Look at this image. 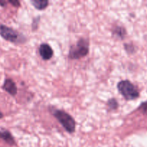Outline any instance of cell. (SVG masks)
<instances>
[{
    "mask_svg": "<svg viewBox=\"0 0 147 147\" xmlns=\"http://www.w3.org/2000/svg\"><path fill=\"white\" fill-rule=\"evenodd\" d=\"M112 34L118 38L123 40L126 35V31H125V28L121 26H115L112 30Z\"/></svg>",
    "mask_w": 147,
    "mask_h": 147,
    "instance_id": "52a82bcc",
    "label": "cell"
},
{
    "mask_svg": "<svg viewBox=\"0 0 147 147\" xmlns=\"http://www.w3.org/2000/svg\"><path fill=\"white\" fill-rule=\"evenodd\" d=\"M118 90L119 93L127 100H132L139 97V92L137 88L128 80H121L118 83Z\"/></svg>",
    "mask_w": 147,
    "mask_h": 147,
    "instance_id": "3957f363",
    "label": "cell"
},
{
    "mask_svg": "<svg viewBox=\"0 0 147 147\" xmlns=\"http://www.w3.org/2000/svg\"><path fill=\"white\" fill-rule=\"evenodd\" d=\"M0 36L13 43H22L26 41L25 37L12 28L5 25H0Z\"/></svg>",
    "mask_w": 147,
    "mask_h": 147,
    "instance_id": "277c9868",
    "label": "cell"
},
{
    "mask_svg": "<svg viewBox=\"0 0 147 147\" xmlns=\"http://www.w3.org/2000/svg\"><path fill=\"white\" fill-rule=\"evenodd\" d=\"M3 117V114H2V113H1V111H0V119H1V118Z\"/></svg>",
    "mask_w": 147,
    "mask_h": 147,
    "instance_id": "9a60e30c",
    "label": "cell"
},
{
    "mask_svg": "<svg viewBox=\"0 0 147 147\" xmlns=\"http://www.w3.org/2000/svg\"><path fill=\"white\" fill-rule=\"evenodd\" d=\"M125 50H126L127 53H133L135 51L134 47L131 44H125Z\"/></svg>",
    "mask_w": 147,
    "mask_h": 147,
    "instance_id": "8fae6325",
    "label": "cell"
},
{
    "mask_svg": "<svg viewBox=\"0 0 147 147\" xmlns=\"http://www.w3.org/2000/svg\"><path fill=\"white\" fill-rule=\"evenodd\" d=\"M31 4L37 10H43L48 7L49 2L47 0H31Z\"/></svg>",
    "mask_w": 147,
    "mask_h": 147,
    "instance_id": "ba28073f",
    "label": "cell"
},
{
    "mask_svg": "<svg viewBox=\"0 0 147 147\" xmlns=\"http://www.w3.org/2000/svg\"><path fill=\"white\" fill-rule=\"evenodd\" d=\"M89 52V40L84 38H81L78 40L75 45H72L70 47L69 57L72 60H78L87 55Z\"/></svg>",
    "mask_w": 147,
    "mask_h": 147,
    "instance_id": "6da1fadb",
    "label": "cell"
},
{
    "mask_svg": "<svg viewBox=\"0 0 147 147\" xmlns=\"http://www.w3.org/2000/svg\"><path fill=\"white\" fill-rule=\"evenodd\" d=\"M107 105H108V109H109L110 110H112V111L116 110V109H118V107H119V105H118V101H117V100L115 98L109 99Z\"/></svg>",
    "mask_w": 147,
    "mask_h": 147,
    "instance_id": "30bf717a",
    "label": "cell"
},
{
    "mask_svg": "<svg viewBox=\"0 0 147 147\" xmlns=\"http://www.w3.org/2000/svg\"><path fill=\"white\" fill-rule=\"evenodd\" d=\"M9 2L10 3V4H12L14 7H19L20 6V1H10Z\"/></svg>",
    "mask_w": 147,
    "mask_h": 147,
    "instance_id": "4fadbf2b",
    "label": "cell"
},
{
    "mask_svg": "<svg viewBox=\"0 0 147 147\" xmlns=\"http://www.w3.org/2000/svg\"><path fill=\"white\" fill-rule=\"evenodd\" d=\"M0 5H1L2 7H4L5 5V2L4 1H0Z\"/></svg>",
    "mask_w": 147,
    "mask_h": 147,
    "instance_id": "5bb4252c",
    "label": "cell"
},
{
    "mask_svg": "<svg viewBox=\"0 0 147 147\" xmlns=\"http://www.w3.org/2000/svg\"><path fill=\"white\" fill-rule=\"evenodd\" d=\"M138 110H141L143 113L147 114V101L142 103V104L138 108Z\"/></svg>",
    "mask_w": 147,
    "mask_h": 147,
    "instance_id": "7c38bea8",
    "label": "cell"
},
{
    "mask_svg": "<svg viewBox=\"0 0 147 147\" xmlns=\"http://www.w3.org/2000/svg\"><path fill=\"white\" fill-rule=\"evenodd\" d=\"M3 89L12 96H15L17 93V88L14 82L11 79H7L3 85Z\"/></svg>",
    "mask_w": 147,
    "mask_h": 147,
    "instance_id": "8992f818",
    "label": "cell"
},
{
    "mask_svg": "<svg viewBox=\"0 0 147 147\" xmlns=\"http://www.w3.org/2000/svg\"><path fill=\"white\" fill-rule=\"evenodd\" d=\"M39 53L44 60H48L53 57V51L52 47L46 43H43L39 47Z\"/></svg>",
    "mask_w": 147,
    "mask_h": 147,
    "instance_id": "5b68a950",
    "label": "cell"
},
{
    "mask_svg": "<svg viewBox=\"0 0 147 147\" xmlns=\"http://www.w3.org/2000/svg\"><path fill=\"white\" fill-rule=\"evenodd\" d=\"M53 116L58 120V121L62 125L65 130L69 133L72 134L75 131L76 129V123L74 119L71 115L65 112L63 110L54 109L52 111Z\"/></svg>",
    "mask_w": 147,
    "mask_h": 147,
    "instance_id": "7a4b0ae2",
    "label": "cell"
},
{
    "mask_svg": "<svg viewBox=\"0 0 147 147\" xmlns=\"http://www.w3.org/2000/svg\"><path fill=\"white\" fill-rule=\"evenodd\" d=\"M0 139L4 140L7 143H8L10 145H13L15 144L14 138H13V136H12V134L8 131H0Z\"/></svg>",
    "mask_w": 147,
    "mask_h": 147,
    "instance_id": "9c48e42d",
    "label": "cell"
}]
</instances>
